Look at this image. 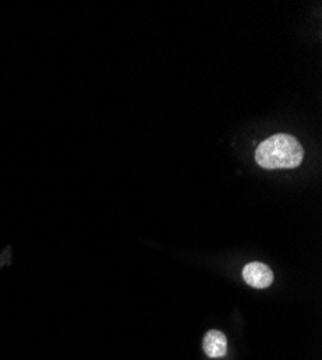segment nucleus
<instances>
[{
	"label": "nucleus",
	"instance_id": "obj_1",
	"mask_svg": "<svg viewBox=\"0 0 322 360\" xmlns=\"http://www.w3.org/2000/svg\"><path fill=\"white\" fill-rule=\"evenodd\" d=\"M254 159L268 170L295 169L304 160V148L294 136L279 133L259 144Z\"/></svg>",
	"mask_w": 322,
	"mask_h": 360
},
{
	"label": "nucleus",
	"instance_id": "obj_2",
	"mask_svg": "<svg viewBox=\"0 0 322 360\" xmlns=\"http://www.w3.org/2000/svg\"><path fill=\"white\" fill-rule=\"evenodd\" d=\"M244 281L253 288H268L273 283L272 269L261 262H249L243 269Z\"/></svg>",
	"mask_w": 322,
	"mask_h": 360
},
{
	"label": "nucleus",
	"instance_id": "obj_3",
	"mask_svg": "<svg viewBox=\"0 0 322 360\" xmlns=\"http://www.w3.org/2000/svg\"><path fill=\"white\" fill-rule=\"evenodd\" d=\"M202 349L211 359H220L227 354V338L220 330H209L202 340Z\"/></svg>",
	"mask_w": 322,
	"mask_h": 360
}]
</instances>
